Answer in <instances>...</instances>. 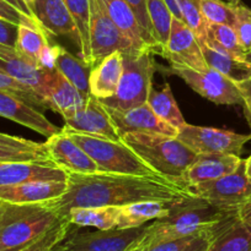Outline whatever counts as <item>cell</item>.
<instances>
[{
    "label": "cell",
    "instance_id": "cell-1",
    "mask_svg": "<svg viewBox=\"0 0 251 251\" xmlns=\"http://www.w3.org/2000/svg\"><path fill=\"white\" fill-rule=\"evenodd\" d=\"M68 189L58 200L51 201L61 218L74 207L121 206L144 200L175 201L188 195L187 189L162 176L96 172L68 173Z\"/></svg>",
    "mask_w": 251,
    "mask_h": 251
},
{
    "label": "cell",
    "instance_id": "cell-2",
    "mask_svg": "<svg viewBox=\"0 0 251 251\" xmlns=\"http://www.w3.org/2000/svg\"><path fill=\"white\" fill-rule=\"evenodd\" d=\"M238 208H224L201 198L187 195L171 203L169 213L153 221L143 238L147 249L155 243L170 239L198 235L213 230L221 221Z\"/></svg>",
    "mask_w": 251,
    "mask_h": 251
},
{
    "label": "cell",
    "instance_id": "cell-3",
    "mask_svg": "<svg viewBox=\"0 0 251 251\" xmlns=\"http://www.w3.org/2000/svg\"><path fill=\"white\" fill-rule=\"evenodd\" d=\"M120 140L157 176L180 186L185 172L198 156L176 136L153 132H127L121 135Z\"/></svg>",
    "mask_w": 251,
    "mask_h": 251
},
{
    "label": "cell",
    "instance_id": "cell-4",
    "mask_svg": "<svg viewBox=\"0 0 251 251\" xmlns=\"http://www.w3.org/2000/svg\"><path fill=\"white\" fill-rule=\"evenodd\" d=\"M59 220L51 202H0V251L26 247Z\"/></svg>",
    "mask_w": 251,
    "mask_h": 251
},
{
    "label": "cell",
    "instance_id": "cell-5",
    "mask_svg": "<svg viewBox=\"0 0 251 251\" xmlns=\"http://www.w3.org/2000/svg\"><path fill=\"white\" fill-rule=\"evenodd\" d=\"M152 54L147 50L123 54V70L117 91L112 97L100 100L102 105L126 110L147 103L157 69Z\"/></svg>",
    "mask_w": 251,
    "mask_h": 251
},
{
    "label": "cell",
    "instance_id": "cell-6",
    "mask_svg": "<svg viewBox=\"0 0 251 251\" xmlns=\"http://www.w3.org/2000/svg\"><path fill=\"white\" fill-rule=\"evenodd\" d=\"M62 129L91 157L100 172L130 174V176H160L121 140L115 141V140L70 131L64 127Z\"/></svg>",
    "mask_w": 251,
    "mask_h": 251
},
{
    "label": "cell",
    "instance_id": "cell-7",
    "mask_svg": "<svg viewBox=\"0 0 251 251\" xmlns=\"http://www.w3.org/2000/svg\"><path fill=\"white\" fill-rule=\"evenodd\" d=\"M177 139L196 154H235L240 156L251 134H238L226 129L185 124L177 131Z\"/></svg>",
    "mask_w": 251,
    "mask_h": 251
},
{
    "label": "cell",
    "instance_id": "cell-8",
    "mask_svg": "<svg viewBox=\"0 0 251 251\" xmlns=\"http://www.w3.org/2000/svg\"><path fill=\"white\" fill-rule=\"evenodd\" d=\"M71 227L62 242L68 251H127L139 243L149 230V225L126 229H96L95 232L74 230Z\"/></svg>",
    "mask_w": 251,
    "mask_h": 251
},
{
    "label": "cell",
    "instance_id": "cell-9",
    "mask_svg": "<svg viewBox=\"0 0 251 251\" xmlns=\"http://www.w3.org/2000/svg\"><path fill=\"white\" fill-rule=\"evenodd\" d=\"M91 69L113 51L134 53L137 50L111 20L101 0H90Z\"/></svg>",
    "mask_w": 251,
    "mask_h": 251
},
{
    "label": "cell",
    "instance_id": "cell-10",
    "mask_svg": "<svg viewBox=\"0 0 251 251\" xmlns=\"http://www.w3.org/2000/svg\"><path fill=\"white\" fill-rule=\"evenodd\" d=\"M170 73L179 76L194 92L216 104H243V98L236 82L214 69L208 68L204 71H196L181 66H170Z\"/></svg>",
    "mask_w": 251,
    "mask_h": 251
},
{
    "label": "cell",
    "instance_id": "cell-11",
    "mask_svg": "<svg viewBox=\"0 0 251 251\" xmlns=\"http://www.w3.org/2000/svg\"><path fill=\"white\" fill-rule=\"evenodd\" d=\"M187 193L191 196L209 201L219 207L238 208L251 198V183L245 174L244 159L240 166L230 174L188 186Z\"/></svg>",
    "mask_w": 251,
    "mask_h": 251
},
{
    "label": "cell",
    "instance_id": "cell-12",
    "mask_svg": "<svg viewBox=\"0 0 251 251\" xmlns=\"http://www.w3.org/2000/svg\"><path fill=\"white\" fill-rule=\"evenodd\" d=\"M160 55L169 61L170 66H181L196 71H204L209 68L193 32L181 20L175 17L172 19L166 46Z\"/></svg>",
    "mask_w": 251,
    "mask_h": 251
},
{
    "label": "cell",
    "instance_id": "cell-13",
    "mask_svg": "<svg viewBox=\"0 0 251 251\" xmlns=\"http://www.w3.org/2000/svg\"><path fill=\"white\" fill-rule=\"evenodd\" d=\"M64 129L90 136L120 140L116 127L100 100L90 95L80 110L64 118Z\"/></svg>",
    "mask_w": 251,
    "mask_h": 251
},
{
    "label": "cell",
    "instance_id": "cell-14",
    "mask_svg": "<svg viewBox=\"0 0 251 251\" xmlns=\"http://www.w3.org/2000/svg\"><path fill=\"white\" fill-rule=\"evenodd\" d=\"M44 146L49 159L66 173L90 174L100 172L91 157L63 129L58 134L48 137Z\"/></svg>",
    "mask_w": 251,
    "mask_h": 251
},
{
    "label": "cell",
    "instance_id": "cell-15",
    "mask_svg": "<svg viewBox=\"0 0 251 251\" xmlns=\"http://www.w3.org/2000/svg\"><path fill=\"white\" fill-rule=\"evenodd\" d=\"M105 109L115 125L118 136L127 132H153L169 136L177 135V130L160 119L147 103L126 110H116L107 107Z\"/></svg>",
    "mask_w": 251,
    "mask_h": 251
},
{
    "label": "cell",
    "instance_id": "cell-16",
    "mask_svg": "<svg viewBox=\"0 0 251 251\" xmlns=\"http://www.w3.org/2000/svg\"><path fill=\"white\" fill-rule=\"evenodd\" d=\"M0 117L29 127L47 139L62 131L39 112L38 108L4 91H0Z\"/></svg>",
    "mask_w": 251,
    "mask_h": 251
},
{
    "label": "cell",
    "instance_id": "cell-17",
    "mask_svg": "<svg viewBox=\"0 0 251 251\" xmlns=\"http://www.w3.org/2000/svg\"><path fill=\"white\" fill-rule=\"evenodd\" d=\"M0 71L33 90L46 100V78L49 69L33 65L15 48L0 44Z\"/></svg>",
    "mask_w": 251,
    "mask_h": 251
},
{
    "label": "cell",
    "instance_id": "cell-18",
    "mask_svg": "<svg viewBox=\"0 0 251 251\" xmlns=\"http://www.w3.org/2000/svg\"><path fill=\"white\" fill-rule=\"evenodd\" d=\"M31 12L48 36L68 37L79 46L78 29L63 0H36Z\"/></svg>",
    "mask_w": 251,
    "mask_h": 251
},
{
    "label": "cell",
    "instance_id": "cell-19",
    "mask_svg": "<svg viewBox=\"0 0 251 251\" xmlns=\"http://www.w3.org/2000/svg\"><path fill=\"white\" fill-rule=\"evenodd\" d=\"M68 173L49 162H7L0 163V185L30 181H66Z\"/></svg>",
    "mask_w": 251,
    "mask_h": 251
},
{
    "label": "cell",
    "instance_id": "cell-20",
    "mask_svg": "<svg viewBox=\"0 0 251 251\" xmlns=\"http://www.w3.org/2000/svg\"><path fill=\"white\" fill-rule=\"evenodd\" d=\"M68 189L66 181H30L0 185V202L43 203L58 200Z\"/></svg>",
    "mask_w": 251,
    "mask_h": 251
},
{
    "label": "cell",
    "instance_id": "cell-21",
    "mask_svg": "<svg viewBox=\"0 0 251 251\" xmlns=\"http://www.w3.org/2000/svg\"><path fill=\"white\" fill-rule=\"evenodd\" d=\"M243 159L235 154H198L182 176L181 186H188L214 180L235 171Z\"/></svg>",
    "mask_w": 251,
    "mask_h": 251
},
{
    "label": "cell",
    "instance_id": "cell-22",
    "mask_svg": "<svg viewBox=\"0 0 251 251\" xmlns=\"http://www.w3.org/2000/svg\"><path fill=\"white\" fill-rule=\"evenodd\" d=\"M46 98L49 109L66 118L80 110L86 100L56 69H49L46 78Z\"/></svg>",
    "mask_w": 251,
    "mask_h": 251
},
{
    "label": "cell",
    "instance_id": "cell-23",
    "mask_svg": "<svg viewBox=\"0 0 251 251\" xmlns=\"http://www.w3.org/2000/svg\"><path fill=\"white\" fill-rule=\"evenodd\" d=\"M208 251H251V226L239 218L238 210L214 228Z\"/></svg>",
    "mask_w": 251,
    "mask_h": 251
},
{
    "label": "cell",
    "instance_id": "cell-24",
    "mask_svg": "<svg viewBox=\"0 0 251 251\" xmlns=\"http://www.w3.org/2000/svg\"><path fill=\"white\" fill-rule=\"evenodd\" d=\"M123 70V53L113 51L90 71V92L97 100L112 97L120 83Z\"/></svg>",
    "mask_w": 251,
    "mask_h": 251
},
{
    "label": "cell",
    "instance_id": "cell-25",
    "mask_svg": "<svg viewBox=\"0 0 251 251\" xmlns=\"http://www.w3.org/2000/svg\"><path fill=\"white\" fill-rule=\"evenodd\" d=\"M172 202L174 201L144 200L121 206L117 228H137L160 220L169 213Z\"/></svg>",
    "mask_w": 251,
    "mask_h": 251
},
{
    "label": "cell",
    "instance_id": "cell-26",
    "mask_svg": "<svg viewBox=\"0 0 251 251\" xmlns=\"http://www.w3.org/2000/svg\"><path fill=\"white\" fill-rule=\"evenodd\" d=\"M30 161L53 163L49 159L44 142L42 144L0 132V163Z\"/></svg>",
    "mask_w": 251,
    "mask_h": 251
},
{
    "label": "cell",
    "instance_id": "cell-27",
    "mask_svg": "<svg viewBox=\"0 0 251 251\" xmlns=\"http://www.w3.org/2000/svg\"><path fill=\"white\" fill-rule=\"evenodd\" d=\"M54 69L58 70L79 92L88 100L90 92V66L86 65L83 59H78L59 44H53Z\"/></svg>",
    "mask_w": 251,
    "mask_h": 251
},
{
    "label": "cell",
    "instance_id": "cell-28",
    "mask_svg": "<svg viewBox=\"0 0 251 251\" xmlns=\"http://www.w3.org/2000/svg\"><path fill=\"white\" fill-rule=\"evenodd\" d=\"M108 16L118 27L123 36L133 44L137 50L150 51L143 38L142 29L134 12L126 0H101ZM152 53V51H150Z\"/></svg>",
    "mask_w": 251,
    "mask_h": 251
},
{
    "label": "cell",
    "instance_id": "cell-29",
    "mask_svg": "<svg viewBox=\"0 0 251 251\" xmlns=\"http://www.w3.org/2000/svg\"><path fill=\"white\" fill-rule=\"evenodd\" d=\"M120 207L117 206H98V207H74L64 218L71 226L79 228L93 227L98 230L117 228Z\"/></svg>",
    "mask_w": 251,
    "mask_h": 251
},
{
    "label": "cell",
    "instance_id": "cell-30",
    "mask_svg": "<svg viewBox=\"0 0 251 251\" xmlns=\"http://www.w3.org/2000/svg\"><path fill=\"white\" fill-rule=\"evenodd\" d=\"M48 34L39 26L20 25L17 29V38L15 49L25 59L31 61L33 65L41 68V59L43 53L51 44Z\"/></svg>",
    "mask_w": 251,
    "mask_h": 251
},
{
    "label": "cell",
    "instance_id": "cell-31",
    "mask_svg": "<svg viewBox=\"0 0 251 251\" xmlns=\"http://www.w3.org/2000/svg\"><path fill=\"white\" fill-rule=\"evenodd\" d=\"M147 104L160 119L174 126L177 131L186 124L169 83H165L161 90H152Z\"/></svg>",
    "mask_w": 251,
    "mask_h": 251
},
{
    "label": "cell",
    "instance_id": "cell-32",
    "mask_svg": "<svg viewBox=\"0 0 251 251\" xmlns=\"http://www.w3.org/2000/svg\"><path fill=\"white\" fill-rule=\"evenodd\" d=\"M206 44L214 50L238 60L245 59V49L241 46L235 29L228 25L207 24Z\"/></svg>",
    "mask_w": 251,
    "mask_h": 251
},
{
    "label": "cell",
    "instance_id": "cell-33",
    "mask_svg": "<svg viewBox=\"0 0 251 251\" xmlns=\"http://www.w3.org/2000/svg\"><path fill=\"white\" fill-rule=\"evenodd\" d=\"M202 53L209 68L219 71L234 82L238 83L240 81L251 78V66L245 61L219 53L207 44L202 46Z\"/></svg>",
    "mask_w": 251,
    "mask_h": 251
},
{
    "label": "cell",
    "instance_id": "cell-34",
    "mask_svg": "<svg viewBox=\"0 0 251 251\" xmlns=\"http://www.w3.org/2000/svg\"><path fill=\"white\" fill-rule=\"evenodd\" d=\"M74 20L79 36L81 59L91 68L90 50V0H63Z\"/></svg>",
    "mask_w": 251,
    "mask_h": 251
},
{
    "label": "cell",
    "instance_id": "cell-35",
    "mask_svg": "<svg viewBox=\"0 0 251 251\" xmlns=\"http://www.w3.org/2000/svg\"><path fill=\"white\" fill-rule=\"evenodd\" d=\"M145 2L152 26L153 39L157 46V53L160 54L169 39L174 15L164 0H145Z\"/></svg>",
    "mask_w": 251,
    "mask_h": 251
},
{
    "label": "cell",
    "instance_id": "cell-36",
    "mask_svg": "<svg viewBox=\"0 0 251 251\" xmlns=\"http://www.w3.org/2000/svg\"><path fill=\"white\" fill-rule=\"evenodd\" d=\"M181 21L196 36L199 46H204L207 39V21L202 14L199 0H180Z\"/></svg>",
    "mask_w": 251,
    "mask_h": 251
},
{
    "label": "cell",
    "instance_id": "cell-37",
    "mask_svg": "<svg viewBox=\"0 0 251 251\" xmlns=\"http://www.w3.org/2000/svg\"><path fill=\"white\" fill-rule=\"evenodd\" d=\"M71 225L66 218H61L51 229L42 234L38 239L33 240L29 245L24 247L19 251H49L57 244L63 242L64 238L68 234Z\"/></svg>",
    "mask_w": 251,
    "mask_h": 251
},
{
    "label": "cell",
    "instance_id": "cell-38",
    "mask_svg": "<svg viewBox=\"0 0 251 251\" xmlns=\"http://www.w3.org/2000/svg\"><path fill=\"white\" fill-rule=\"evenodd\" d=\"M0 91L11 93V95L21 98L25 102L33 105V107L38 108V109H49L47 102L41 97V96H38L33 90H31V88L27 87V86L22 85L19 81L14 80V78L10 77L6 74L1 73V71H0Z\"/></svg>",
    "mask_w": 251,
    "mask_h": 251
},
{
    "label": "cell",
    "instance_id": "cell-39",
    "mask_svg": "<svg viewBox=\"0 0 251 251\" xmlns=\"http://www.w3.org/2000/svg\"><path fill=\"white\" fill-rule=\"evenodd\" d=\"M234 11V25L236 36L245 51L251 50V9L240 0H230Z\"/></svg>",
    "mask_w": 251,
    "mask_h": 251
},
{
    "label": "cell",
    "instance_id": "cell-40",
    "mask_svg": "<svg viewBox=\"0 0 251 251\" xmlns=\"http://www.w3.org/2000/svg\"><path fill=\"white\" fill-rule=\"evenodd\" d=\"M202 14L207 24H220L233 27L234 11L230 1L223 0H199Z\"/></svg>",
    "mask_w": 251,
    "mask_h": 251
},
{
    "label": "cell",
    "instance_id": "cell-41",
    "mask_svg": "<svg viewBox=\"0 0 251 251\" xmlns=\"http://www.w3.org/2000/svg\"><path fill=\"white\" fill-rule=\"evenodd\" d=\"M126 1L128 2V5L137 17V21L139 24L140 29H142L143 38H144L148 48L152 53H157V46H155V42L153 39L152 26H150L149 16H148L147 2H145V0H126Z\"/></svg>",
    "mask_w": 251,
    "mask_h": 251
},
{
    "label": "cell",
    "instance_id": "cell-42",
    "mask_svg": "<svg viewBox=\"0 0 251 251\" xmlns=\"http://www.w3.org/2000/svg\"><path fill=\"white\" fill-rule=\"evenodd\" d=\"M0 19L5 20V21H9L11 24L17 25H30V26H39L37 24V21L32 17L27 16V15L22 14L20 10H17L16 7L12 6L10 2H7L6 0H0Z\"/></svg>",
    "mask_w": 251,
    "mask_h": 251
},
{
    "label": "cell",
    "instance_id": "cell-43",
    "mask_svg": "<svg viewBox=\"0 0 251 251\" xmlns=\"http://www.w3.org/2000/svg\"><path fill=\"white\" fill-rule=\"evenodd\" d=\"M203 234V233H202ZM201 235V234H198ZM198 235H188V237L177 238V239L165 240V242L155 243L149 245L145 251H184L191 245V243L196 239Z\"/></svg>",
    "mask_w": 251,
    "mask_h": 251
},
{
    "label": "cell",
    "instance_id": "cell-44",
    "mask_svg": "<svg viewBox=\"0 0 251 251\" xmlns=\"http://www.w3.org/2000/svg\"><path fill=\"white\" fill-rule=\"evenodd\" d=\"M17 29H19L17 25H14L11 22L0 19V44L15 48L17 38Z\"/></svg>",
    "mask_w": 251,
    "mask_h": 251
},
{
    "label": "cell",
    "instance_id": "cell-45",
    "mask_svg": "<svg viewBox=\"0 0 251 251\" xmlns=\"http://www.w3.org/2000/svg\"><path fill=\"white\" fill-rule=\"evenodd\" d=\"M240 90L241 98H243V109L245 113V118L248 120V124L251 129V78L240 81L236 83Z\"/></svg>",
    "mask_w": 251,
    "mask_h": 251
},
{
    "label": "cell",
    "instance_id": "cell-46",
    "mask_svg": "<svg viewBox=\"0 0 251 251\" xmlns=\"http://www.w3.org/2000/svg\"><path fill=\"white\" fill-rule=\"evenodd\" d=\"M213 230H209V232H206L203 233V234L198 235V237L191 243V245L184 251H208L209 245H211L212 237H213Z\"/></svg>",
    "mask_w": 251,
    "mask_h": 251
},
{
    "label": "cell",
    "instance_id": "cell-47",
    "mask_svg": "<svg viewBox=\"0 0 251 251\" xmlns=\"http://www.w3.org/2000/svg\"><path fill=\"white\" fill-rule=\"evenodd\" d=\"M238 216L243 222L251 226V198L238 207Z\"/></svg>",
    "mask_w": 251,
    "mask_h": 251
},
{
    "label": "cell",
    "instance_id": "cell-48",
    "mask_svg": "<svg viewBox=\"0 0 251 251\" xmlns=\"http://www.w3.org/2000/svg\"><path fill=\"white\" fill-rule=\"evenodd\" d=\"M6 1L10 2V4H11L12 6L16 7L17 10H20V11H21L22 14H25V15H27V16H30V17H32V19H34L33 15H32V12H31V10H30L29 6H27V5L25 4L24 0H6Z\"/></svg>",
    "mask_w": 251,
    "mask_h": 251
},
{
    "label": "cell",
    "instance_id": "cell-49",
    "mask_svg": "<svg viewBox=\"0 0 251 251\" xmlns=\"http://www.w3.org/2000/svg\"><path fill=\"white\" fill-rule=\"evenodd\" d=\"M169 9L171 10L175 19L181 20V12H180V0H164Z\"/></svg>",
    "mask_w": 251,
    "mask_h": 251
},
{
    "label": "cell",
    "instance_id": "cell-50",
    "mask_svg": "<svg viewBox=\"0 0 251 251\" xmlns=\"http://www.w3.org/2000/svg\"><path fill=\"white\" fill-rule=\"evenodd\" d=\"M244 163H245V174L248 176L249 181L251 183V154L246 159H244Z\"/></svg>",
    "mask_w": 251,
    "mask_h": 251
},
{
    "label": "cell",
    "instance_id": "cell-51",
    "mask_svg": "<svg viewBox=\"0 0 251 251\" xmlns=\"http://www.w3.org/2000/svg\"><path fill=\"white\" fill-rule=\"evenodd\" d=\"M49 251H68V250H66L65 248H64L63 245H62V242H61V243H59V244H57L56 247L52 248V249L49 250Z\"/></svg>",
    "mask_w": 251,
    "mask_h": 251
},
{
    "label": "cell",
    "instance_id": "cell-52",
    "mask_svg": "<svg viewBox=\"0 0 251 251\" xmlns=\"http://www.w3.org/2000/svg\"><path fill=\"white\" fill-rule=\"evenodd\" d=\"M244 61H245V63H248L249 65L251 66V50L248 51V53L245 54V59H244Z\"/></svg>",
    "mask_w": 251,
    "mask_h": 251
},
{
    "label": "cell",
    "instance_id": "cell-53",
    "mask_svg": "<svg viewBox=\"0 0 251 251\" xmlns=\"http://www.w3.org/2000/svg\"><path fill=\"white\" fill-rule=\"evenodd\" d=\"M24 1H25V4L29 6V9L31 10V7L33 6V4H34V1H36V0H24Z\"/></svg>",
    "mask_w": 251,
    "mask_h": 251
},
{
    "label": "cell",
    "instance_id": "cell-54",
    "mask_svg": "<svg viewBox=\"0 0 251 251\" xmlns=\"http://www.w3.org/2000/svg\"><path fill=\"white\" fill-rule=\"evenodd\" d=\"M20 249H22V248H16V249H9V250H4V251H19Z\"/></svg>",
    "mask_w": 251,
    "mask_h": 251
}]
</instances>
